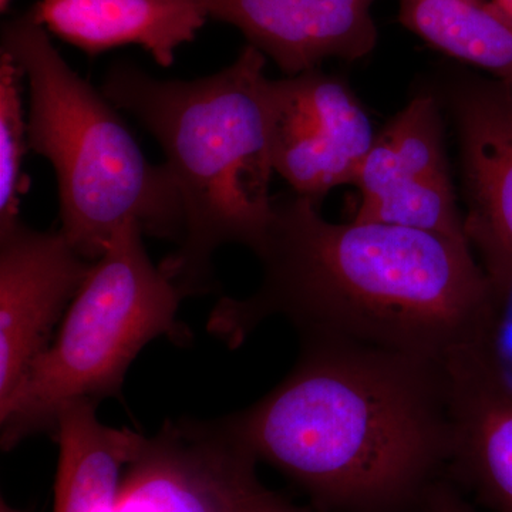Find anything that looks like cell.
<instances>
[{"label":"cell","mask_w":512,"mask_h":512,"mask_svg":"<svg viewBox=\"0 0 512 512\" xmlns=\"http://www.w3.org/2000/svg\"><path fill=\"white\" fill-rule=\"evenodd\" d=\"M494 2L497 3L498 8L507 13L512 19V0H494Z\"/></svg>","instance_id":"ffe728a7"},{"label":"cell","mask_w":512,"mask_h":512,"mask_svg":"<svg viewBox=\"0 0 512 512\" xmlns=\"http://www.w3.org/2000/svg\"><path fill=\"white\" fill-rule=\"evenodd\" d=\"M399 22L437 52L512 84V19L494 0H400Z\"/></svg>","instance_id":"5bb4252c"},{"label":"cell","mask_w":512,"mask_h":512,"mask_svg":"<svg viewBox=\"0 0 512 512\" xmlns=\"http://www.w3.org/2000/svg\"><path fill=\"white\" fill-rule=\"evenodd\" d=\"M242 512H326L320 508L299 507L285 500L281 495L266 490L261 484L256 483L249 491Z\"/></svg>","instance_id":"ac0fdd59"},{"label":"cell","mask_w":512,"mask_h":512,"mask_svg":"<svg viewBox=\"0 0 512 512\" xmlns=\"http://www.w3.org/2000/svg\"><path fill=\"white\" fill-rule=\"evenodd\" d=\"M453 121L471 248L505 306L512 299V84L466 70L433 90Z\"/></svg>","instance_id":"8992f818"},{"label":"cell","mask_w":512,"mask_h":512,"mask_svg":"<svg viewBox=\"0 0 512 512\" xmlns=\"http://www.w3.org/2000/svg\"><path fill=\"white\" fill-rule=\"evenodd\" d=\"M353 220L417 229L470 244L450 174L392 185L359 201Z\"/></svg>","instance_id":"2e32d148"},{"label":"cell","mask_w":512,"mask_h":512,"mask_svg":"<svg viewBox=\"0 0 512 512\" xmlns=\"http://www.w3.org/2000/svg\"><path fill=\"white\" fill-rule=\"evenodd\" d=\"M423 500L427 512H476L447 484L434 483Z\"/></svg>","instance_id":"d6986e66"},{"label":"cell","mask_w":512,"mask_h":512,"mask_svg":"<svg viewBox=\"0 0 512 512\" xmlns=\"http://www.w3.org/2000/svg\"><path fill=\"white\" fill-rule=\"evenodd\" d=\"M266 56L247 45L221 72L160 80L140 67H111L101 93L153 134L184 210L178 249L161 262L183 298L214 286L215 252L261 247L274 214L272 94Z\"/></svg>","instance_id":"3957f363"},{"label":"cell","mask_w":512,"mask_h":512,"mask_svg":"<svg viewBox=\"0 0 512 512\" xmlns=\"http://www.w3.org/2000/svg\"><path fill=\"white\" fill-rule=\"evenodd\" d=\"M23 80L22 67L0 49V231L20 221V204L30 184L23 174V160L30 148Z\"/></svg>","instance_id":"e0dca14e"},{"label":"cell","mask_w":512,"mask_h":512,"mask_svg":"<svg viewBox=\"0 0 512 512\" xmlns=\"http://www.w3.org/2000/svg\"><path fill=\"white\" fill-rule=\"evenodd\" d=\"M208 18L234 26L286 74L329 59L356 62L377 45L376 0H198Z\"/></svg>","instance_id":"8fae6325"},{"label":"cell","mask_w":512,"mask_h":512,"mask_svg":"<svg viewBox=\"0 0 512 512\" xmlns=\"http://www.w3.org/2000/svg\"><path fill=\"white\" fill-rule=\"evenodd\" d=\"M97 403L79 400L57 414L59 466L53 512H114L127 467L146 437L101 423Z\"/></svg>","instance_id":"4fadbf2b"},{"label":"cell","mask_w":512,"mask_h":512,"mask_svg":"<svg viewBox=\"0 0 512 512\" xmlns=\"http://www.w3.org/2000/svg\"><path fill=\"white\" fill-rule=\"evenodd\" d=\"M446 174L443 109L433 92H421L377 134L353 185L365 201L392 185Z\"/></svg>","instance_id":"9a60e30c"},{"label":"cell","mask_w":512,"mask_h":512,"mask_svg":"<svg viewBox=\"0 0 512 512\" xmlns=\"http://www.w3.org/2000/svg\"><path fill=\"white\" fill-rule=\"evenodd\" d=\"M450 458L458 476L494 512H512V375L498 333L444 359Z\"/></svg>","instance_id":"30bf717a"},{"label":"cell","mask_w":512,"mask_h":512,"mask_svg":"<svg viewBox=\"0 0 512 512\" xmlns=\"http://www.w3.org/2000/svg\"><path fill=\"white\" fill-rule=\"evenodd\" d=\"M0 512H26L22 510H18V508L10 507L9 504H6L5 501H2L0 504Z\"/></svg>","instance_id":"44dd1931"},{"label":"cell","mask_w":512,"mask_h":512,"mask_svg":"<svg viewBox=\"0 0 512 512\" xmlns=\"http://www.w3.org/2000/svg\"><path fill=\"white\" fill-rule=\"evenodd\" d=\"M272 161L292 192L320 204L355 184L377 134L346 80L313 69L271 80Z\"/></svg>","instance_id":"52a82bcc"},{"label":"cell","mask_w":512,"mask_h":512,"mask_svg":"<svg viewBox=\"0 0 512 512\" xmlns=\"http://www.w3.org/2000/svg\"><path fill=\"white\" fill-rule=\"evenodd\" d=\"M29 16L90 56L136 45L163 67L210 19L198 0H40Z\"/></svg>","instance_id":"7c38bea8"},{"label":"cell","mask_w":512,"mask_h":512,"mask_svg":"<svg viewBox=\"0 0 512 512\" xmlns=\"http://www.w3.org/2000/svg\"><path fill=\"white\" fill-rule=\"evenodd\" d=\"M217 421L323 511L397 510L450 458L444 362L353 343L302 342L274 390Z\"/></svg>","instance_id":"7a4b0ae2"},{"label":"cell","mask_w":512,"mask_h":512,"mask_svg":"<svg viewBox=\"0 0 512 512\" xmlns=\"http://www.w3.org/2000/svg\"><path fill=\"white\" fill-rule=\"evenodd\" d=\"M143 235L136 221L117 229L64 313L56 339L0 402L3 450L53 433L66 404L120 397L128 367L153 340L190 342V330L178 320L183 295L163 266L153 264Z\"/></svg>","instance_id":"5b68a950"},{"label":"cell","mask_w":512,"mask_h":512,"mask_svg":"<svg viewBox=\"0 0 512 512\" xmlns=\"http://www.w3.org/2000/svg\"><path fill=\"white\" fill-rule=\"evenodd\" d=\"M255 464L217 420L165 421L127 467L114 512H242Z\"/></svg>","instance_id":"ba28073f"},{"label":"cell","mask_w":512,"mask_h":512,"mask_svg":"<svg viewBox=\"0 0 512 512\" xmlns=\"http://www.w3.org/2000/svg\"><path fill=\"white\" fill-rule=\"evenodd\" d=\"M2 50L29 84V146L59 185L63 237L97 261L111 237L136 221L144 234L180 242L183 202L165 165H153L103 93L74 72L30 16L10 20Z\"/></svg>","instance_id":"277c9868"},{"label":"cell","mask_w":512,"mask_h":512,"mask_svg":"<svg viewBox=\"0 0 512 512\" xmlns=\"http://www.w3.org/2000/svg\"><path fill=\"white\" fill-rule=\"evenodd\" d=\"M12 0H0V12L5 13L9 9Z\"/></svg>","instance_id":"7402d4cb"},{"label":"cell","mask_w":512,"mask_h":512,"mask_svg":"<svg viewBox=\"0 0 512 512\" xmlns=\"http://www.w3.org/2000/svg\"><path fill=\"white\" fill-rule=\"evenodd\" d=\"M255 254L264 276L254 295L224 296L208 319V332L231 349L276 315L302 342L440 362L500 330L505 305L464 242L377 222L333 224L318 204L291 192L275 195Z\"/></svg>","instance_id":"6da1fadb"},{"label":"cell","mask_w":512,"mask_h":512,"mask_svg":"<svg viewBox=\"0 0 512 512\" xmlns=\"http://www.w3.org/2000/svg\"><path fill=\"white\" fill-rule=\"evenodd\" d=\"M92 266L60 231H0V402L49 348Z\"/></svg>","instance_id":"9c48e42d"}]
</instances>
